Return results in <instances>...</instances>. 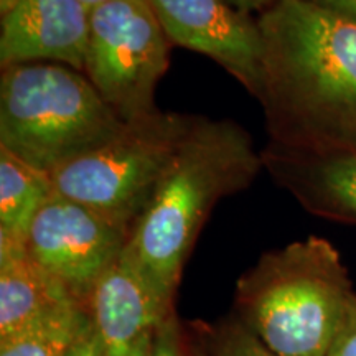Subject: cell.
<instances>
[{
    "mask_svg": "<svg viewBox=\"0 0 356 356\" xmlns=\"http://www.w3.org/2000/svg\"><path fill=\"white\" fill-rule=\"evenodd\" d=\"M257 24L269 142L356 152V24L304 0H277Z\"/></svg>",
    "mask_w": 356,
    "mask_h": 356,
    "instance_id": "cell-1",
    "label": "cell"
},
{
    "mask_svg": "<svg viewBox=\"0 0 356 356\" xmlns=\"http://www.w3.org/2000/svg\"><path fill=\"white\" fill-rule=\"evenodd\" d=\"M262 170L243 126L195 118L124 249L163 302L175 307L184 267L216 203L246 190Z\"/></svg>",
    "mask_w": 356,
    "mask_h": 356,
    "instance_id": "cell-2",
    "label": "cell"
},
{
    "mask_svg": "<svg viewBox=\"0 0 356 356\" xmlns=\"http://www.w3.org/2000/svg\"><path fill=\"white\" fill-rule=\"evenodd\" d=\"M355 296L340 252L309 236L267 251L236 282L234 315L279 356H328Z\"/></svg>",
    "mask_w": 356,
    "mask_h": 356,
    "instance_id": "cell-3",
    "label": "cell"
},
{
    "mask_svg": "<svg viewBox=\"0 0 356 356\" xmlns=\"http://www.w3.org/2000/svg\"><path fill=\"white\" fill-rule=\"evenodd\" d=\"M86 74L58 63H24L0 74V147L40 170L106 144L124 127Z\"/></svg>",
    "mask_w": 356,
    "mask_h": 356,
    "instance_id": "cell-4",
    "label": "cell"
},
{
    "mask_svg": "<svg viewBox=\"0 0 356 356\" xmlns=\"http://www.w3.org/2000/svg\"><path fill=\"white\" fill-rule=\"evenodd\" d=\"M195 118L155 109L126 122L106 144L53 172L55 193L132 231Z\"/></svg>",
    "mask_w": 356,
    "mask_h": 356,
    "instance_id": "cell-5",
    "label": "cell"
},
{
    "mask_svg": "<svg viewBox=\"0 0 356 356\" xmlns=\"http://www.w3.org/2000/svg\"><path fill=\"white\" fill-rule=\"evenodd\" d=\"M172 43L149 0H104L91 7L84 70L124 122L155 109Z\"/></svg>",
    "mask_w": 356,
    "mask_h": 356,
    "instance_id": "cell-6",
    "label": "cell"
},
{
    "mask_svg": "<svg viewBox=\"0 0 356 356\" xmlns=\"http://www.w3.org/2000/svg\"><path fill=\"white\" fill-rule=\"evenodd\" d=\"M131 231L101 213L53 195L35 216L26 252L73 300L86 307L92 289L121 257Z\"/></svg>",
    "mask_w": 356,
    "mask_h": 356,
    "instance_id": "cell-7",
    "label": "cell"
},
{
    "mask_svg": "<svg viewBox=\"0 0 356 356\" xmlns=\"http://www.w3.org/2000/svg\"><path fill=\"white\" fill-rule=\"evenodd\" d=\"M172 47L211 58L257 99L262 35L257 17L226 0H149Z\"/></svg>",
    "mask_w": 356,
    "mask_h": 356,
    "instance_id": "cell-8",
    "label": "cell"
},
{
    "mask_svg": "<svg viewBox=\"0 0 356 356\" xmlns=\"http://www.w3.org/2000/svg\"><path fill=\"white\" fill-rule=\"evenodd\" d=\"M86 310L106 356H150L163 325L177 315L124 252L97 280Z\"/></svg>",
    "mask_w": 356,
    "mask_h": 356,
    "instance_id": "cell-9",
    "label": "cell"
},
{
    "mask_svg": "<svg viewBox=\"0 0 356 356\" xmlns=\"http://www.w3.org/2000/svg\"><path fill=\"white\" fill-rule=\"evenodd\" d=\"M89 17L83 0H17L0 22V66L58 63L83 71Z\"/></svg>",
    "mask_w": 356,
    "mask_h": 356,
    "instance_id": "cell-10",
    "label": "cell"
},
{
    "mask_svg": "<svg viewBox=\"0 0 356 356\" xmlns=\"http://www.w3.org/2000/svg\"><path fill=\"white\" fill-rule=\"evenodd\" d=\"M261 155L264 172L304 210L356 226V152H309L267 142Z\"/></svg>",
    "mask_w": 356,
    "mask_h": 356,
    "instance_id": "cell-11",
    "label": "cell"
},
{
    "mask_svg": "<svg viewBox=\"0 0 356 356\" xmlns=\"http://www.w3.org/2000/svg\"><path fill=\"white\" fill-rule=\"evenodd\" d=\"M68 299L65 289L29 256L25 243L0 238V340Z\"/></svg>",
    "mask_w": 356,
    "mask_h": 356,
    "instance_id": "cell-12",
    "label": "cell"
},
{
    "mask_svg": "<svg viewBox=\"0 0 356 356\" xmlns=\"http://www.w3.org/2000/svg\"><path fill=\"white\" fill-rule=\"evenodd\" d=\"M53 195L51 173L0 147V236L26 243L35 216Z\"/></svg>",
    "mask_w": 356,
    "mask_h": 356,
    "instance_id": "cell-13",
    "label": "cell"
},
{
    "mask_svg": "<svg viewBox=\"0 0 356 356\" xmlns=\"http://www.w3.org/2000/svg\"><path fill=\"white\" fill-rule=\"evenodd\" d=\"M88 323L86 307L63 300L15 335L0 340V356H65Z\"/></svg>",
    "mask_w": 356,
    "mask_h": 356,
    "instance_id": "cell-14",
    "label": "cell"
},
{
    "mask_svg": "<svg viewBox=\"0 0 356 356\" xmlns=\"http://www.w3.org/2000/svg\"><path fill=\"white\" fill-rule=\"evenodd\" d=\"M190 356H279L236 317L218 323H181Z\"/></svg>",
    "mask_w": 356,
    "mask_h": 356,
    "instance_id": "cell-15",
    "label": "cell"
},
{
    "mask_svg": "<svg viewBox=\"0 0 356 356\" xmlns=\"http://www.w3.org/2000/svg\"><path fill=\"white\" fill-rule=\"evenodd\" d=\"M150 356H190L178 315L168 320L160 330Z\"/></svg>",
    "mask_w": 356,
    "mask_h": 356,
    "instance_id": "cell-16",
    "label": "cell"
},
{
    "mask_svg": "<svg viewBox=\"0 0 356 356\" xmlns=\"http://www.w3.org/2000/svg\"><path fill=\"white\" fill-rule=\"evenodd\" d=\"M328 356H356V292Z\"/></svg>",
    "mask_w": 356,
    "mask_h": 356,
    "instance_id": "cell-17",
    "label": "cell"
},
{
    "mask_svg": "<svg viewBox=\"0 0 356 356\" xmlns=\"http://www.w3.org/2000/svg\"><path fill=\"white\" fill-rule=\"evenodd\" d=\"M65 356H106L95 330H92L91 322L86 325V328H84L81 335L78 337V340L74 341Z\"/></svg>",
    "mask_w": 356,
    "mask_h": 356,
    "instance_id": "cell-18",
    "label": "cell"
},
{
    "mask_svg": "<svg viewBox=\"0 0 356 356\" xmlns=\"http://www.w3.org/2000/svg\"><path fill=\"white\" fill-rule=\"evenodd\" d=\"M304 2L356 24V0H304Z\"/></svg>",
    "mask_w": 356,
    "mask_h": 356,
    "instance_id": "cell-19",
    "label": "cell"
},
{
    "mask_svg": "<svg viewBox=\"0 0 356 356\" xmlns=\"http://www.w3.org/2000/svg\"><path fill=\"white\" fill-rule=\"evenodd\" d=\"M226 2L234 8H238V10L249 13V15H252V13L261 15L267 8L273 7L277 0H226Z\"/></svg>",
    "mask_w": 356,
    "mask_h": 356,
    "instance_id": "cell-20",
    "label": "cell"
},
{
    "mask_svg": "<svg viewBox=\"0 0 356 356\" xmlns=\"http://www.w3.org/2000/svg\"><path fill=\"white\" fill-rule=\"evenodd\" d=\"M15 2L17 0H0V13L3 15V13L10 10V8L15 6Z\"/></svg>",
    "mask_w": 356,
    "mask_h": 356,
    "instance_id": "cell-21",
    "label": "cell"
},
{
    "mask_svg": "<svg viewBox=\"0 0 356 356\" xmlns=\"http://www.w3.org/2000/svg\"><path fill=\"white\" fill-rule=\"evenodd\" d=\"M84 3H86L88 7H95V6H97V3H101V2H104V0H83Z\"/></svg>",
    "mask_w": 356,
    "mask_h": 356,
    "instance_id": "cell-22",
    "label": "cell"
}]
</instances>
